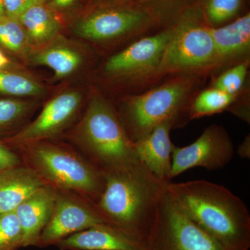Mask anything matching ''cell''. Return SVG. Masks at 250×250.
<instances>
[{"instance_id": "obj_33", "label": "cell", "mask_w": 250, "mask_h": 250, "mask_svg": "<svg viewBox=\"0 0 250 250\" xmlns=\"http://www.w3.org/2000/svg\"><path fill=\"white\" fill-rule=\"evenodd\" d=\"M238 155L240 157L243 159H250V135L245 138L241 144L238 146V150H237Z\"/></svg>"}, {"instance_id": "obj_5", "label": "cell", "mask_w": 250, "mask_h": 250, "mask_svg": "<svg viewBox=\"0 0 250 250\" xmlns=\"http://www.w3.org/2000/svg\"><path fill=\"white\" fill-rule=\"evenodd\" d=\"M11 148L23 165L56 190L75 192L95 204L104 190V172L70 143L47 140Z\"/></svg>"}, {"instance_id": "obj_10", "label": "cell", "mask_w": 250, "mask_h": 250, "mask_svg": "<svg viewBox=\"0 0 250 250\" xmlns=\"http://www.w3.org/2000/svg\"><path fill=\"white\" fill-rule=\"evenodd\" d=\"M83 104V95L77 90H67L49 100L37 118L16 134L0 140L10 147L57 139L76 119Z\"/></svg>"}, {"instance_id": "obj_15", "label": "cell", "mask_w": 250, "mask_h": 250, "mask_svg": "<svg viewBox=\"0 0 250 250\" xmlns=\"http://www.w3.org/2000/svg\"><path fill=\"white\" fill-rule=\"evenodd\" d=\"M57 190L45 186L22 202L16 210L23 233V248L36 247L53 212Z\"/></svg>"}, {"instance_id": "obj_17", "label": "cell", "mask_w": 250, "mask_h": 250, "mask_svg": "<svg viewBox=\"0 0 250 250\" xmlns=\"http://www.w3.org/2000/svg\"><path fill=\"white\" fill-rule=\"evenodd\" d=\"M45 184L29 167L16 166L0 172V214L18 206Z\"/></svg>"}, {"instance_id": "obj_31", "label": "cell", "mask_w": 250, "mask_h": 250, "mask_svg": "<svg viewBox=\"0 0 250 250\" xmlns=\"http://www.w3.org/2000/svg\"><path fill=\"white\" fill-rule=\"evenodd\" d=\"M47 1H49L51 7L52 6L56 9L66 11L73 7L77 0H47Z\"/></svg>"}, {"instance_id": "obj_30", "label": "cell", "mask_w": 250, "mask_h": 250, "mask_svg": "<svg viewBox=\"0 0 250 250\" xmlns=\"http://www.w3.org/2000/svg\"><path fill=\"white\" fill-rule=\"evenodd\" d=\"M22 164L17 152L0 141V172Z\"/></svg>"}, {"instance_id": "obj_7", "label": "cell", "mask_w": 250, "mask_h": 250, "mask_svg": "<svg viewBox=\"0 0 250 250\" xmlns=\"http://www.w3.org/2000/svg\"><path fill=\"white\" fill-rule=\"evenodd\" d=\"M173 36L161 60L160 83L177 75H200L209 80L217 66L214 41L195 1L174 21Z\"/></svg>"}, {"instance_id": "obj_19", "label": "cell", "mask_w": 250, "mask_h": 250, "mask_svg": "<svg viewBox=\"0 0 250 250\" xmlns=\"http://www.w3.org/2000/svg\"><path fill=\"white\" fill-rule=\"evenodd\" d=\"M31 63L50 68L56 80L66 78L80 69L83 56L76 49L65 45H49L29 55Z\"/></svg>"}, {"instance_id": "obj_9", "label": "cell", "mask_w": 250, "mask_h": 250, "mask_svg": "<svg viewBox=\"0 0 250 250\" xmlns=\"http://www.w3.org/2000/svg\"><path fill=\"white\" fill-rule=\"evenodd\" d=\"M141 250H228L188 218L167 190Z\"/></svg>"}, {"instance_id": "obj_20", "label": "cell", "mask_w": 250, "mask_h": 250, "mask_svg": "<svg viewBox=\"0 0 250 250\" xmlns=\"http://www.w3.org/2000/svg\"><path fill=\"white\" fill-rule=\"evenodd\" d=\"M250 0H195L206 23L210 28L233 22L248 10Z\"/></svg>"}, {"instance_id": "obj_8", "label": "cell", "mask_w": 250, "mask_h": 250, "mask_svg": "<svg viewBox=\"0 0 250 250\" xmlns=\"http://www.w3.org/2000/svg\"><path fill=\"white\" fill-rule=\"evenodd\" d=\"M166 27L152 10L131 1L98 5L77 23L75 32L101 47L121 49Z\"/></svg>"}, {"instance_id": "obj_16", "label": "cell", "mask_w": 250, "mask_h": 250, "mask_svg": "<svg viewBox=\"0 0 250 250\" xmlns=\"http://www.w3.org/2000/svg\"><path fill=\"white\" fill-rule=\"evenodd\" d=\"M141 242L106 223L75 233L55 245L61 250H141Z\"/></svg>"}, {"instance_id": "obj_4", "label": "cell", "mask_w": 250, "mask_h": 250, "mask_svg": "<svg viewBox=\"0 0 250 250\" xmlns=\"http://www.w3.org/2000/svg\"><path fill=\"white\" fill-rule=\"evenodd\" d=\"M65 138L104 174L139 161L114 103L98 89L92 91L80 121Z\"/></svg>"}, {"instance_id": "obj_14", "label": "cell", "mask_w": 250, "mask_h": 250, "mask_svg": "<svg viewBox=\"0 0 250 250\" xmlns=\"http://www.w3.org/2000/svg\"><path fill=\"white\" fill-rule=\"evenodd\" d=\"M174 129H177L175 123L167 120L156 126L146 137L134 143L139 160L152 173L166 182L170 172L172 151L175 146L170 139V131Z\"/></svg>"}, {"instance_id": "obj_28", "label": "cell", "mask_w": 250, "mask_h": 250, "mask_svg": "<svg viewBox=\"0 0 250 250\" xmlns=\"http://www.w3.org/2000/svg\"><path fill=\"white\" fill-rule=\"evenodd\" d=\"M228 111L250 124V90L238 95L236 101L229 108Z\"/></svg>"}, {"instance_id": "obj_13", "label": "cell", "mask_w": 250, "mask_h": 250, "mask_svg": "<svg viewBox=\"0 0 250 250\" xmlns=\"http://www.w3.org/2000/svg\"><path fill=\"white\" fill-rule=\"evenodd\" d=\"M210 30L217 59L212 77L241 62H250V12L222 27L210 28Z\"/></svg>"}, {"instance_id": "obj_26", "label": "cell", "mask_w": 250, "mask_h": 250, "mask_svg": "<svg viewBox=\"0 0 250 250\" xmlns=\"http://www.w3.org/2000/svg\"><path fill=\"white\" fill-rule=\"evenodd\" d=\"M23 248V233L15 211L0 214V250Z\"/></svg>"}, {"instance_id": "obj_6", "label": "cell", "mask_w": 250, "mask_h": 250, "mask_svg": "<svg viewBox=\"0 0 250 250\" xmlns=\"http://www.w3.org/2000/svg\"><path fill=\"white\" fill-rule=\"evenodd\" d=\"M174 31L173 23L111 54L99 72L104 86L120 94V98L159 84L158 71Z\"/></svg>"}, {"instance_id": "obj_35", "label": "cell", "mask_w": 250, "mask_h": 250, "mask_svg": "<svg viewBox=\"0 0 250 250\" xmlns=\"http://www.w3.org/2000/svg\"><path fill=\"white\" fill-rule=\"evenodd\" d=\"M6 16L4 12V3L3 0H0V19Z\"/></svg>"}, {"instance_id": "obj_12", "label": "cell", "mask_w": 250, "mask_h": 250, "mask_svg": "<svg viewBox=\"0 0 250 250\" xmlns=\"http://www.w3.org/2000/svg\"><path fill=\"white\" fill-rule=\"evenodd\" d=\"M104 223L95 203L75 192L57 190L52 216L36 247L55 246L67 237Z\"/></svg>"}, {"instance_id": "obj_18", "label": "cell", "mask_w": 250, "mask_h": 250, "mask_svg": "<svg viewBox=\"0 0 250 250\" xmlns=\"http://www.w3.org/2000/svg\"><path fill=\"white\" fill-rule=\"evenodd\" d=\"M18 20L25 31L31 47L51 43L59 37L62 29L58 16L45 2L29 6Z\"/></svg>"}, {"instance_id": "obj_1", "label": "cell", "mask_w": 250, "mask_h": 250, "mask_svg": "<svg viewBox=\"0 0 250 250\" xmlns=\"http://www.w3.org/2000/svg\"><path fill=\"white\" fill-rule=\"evenodd\" d=\"M104 190L95 204L105 223L141 242L150 231L168 182L141 161L105 173Z\"/></svg>"}, {"instance_id": "obj_32", "label": "cell", "mask_w": 250, "mask_h": 250, "mask_svg": "<svg viewBox=\"0 0 250 250\" xmlns=\"http://www.w3.org/2000/svg\"><path fill=\"white\" fill-rule=\"evenodd\" d=\"M14 63L7 52L0 47V71L5 70H14Z\"/></svg>"}, {"instance_id": "obj_21", "label": "cell", "mask_w": 250, "mask_h": 250, "mask_svg": "<svg viewBox=\"0 0 250 250\" xmlns=\"http://www.w3.org/2000/svg\"><path fill=\"white\" fill-rule=\"evenodd\" d=\"M36 106L29 100L0 98V140L13 136L24 127Z\"/></svg>"}, {"instance_id": "obj_27", "label": "cell", "mask_w": 250, "mask_h": 250, "mask_svg": "<svg viewBox=\"0 0 250 250\" xmlns=\"http://www.w3.org/2000/svg\"><path fill=\"white\" fill-rule=\"evenodd\" d=\"M195 0H134L156 13L166 26L171 25L185 8Z\"/></svg>"}, {"instance_id": "obj_24", "label": "cell", "mask_w": 250, "mask_h": 250, "mask_svg": "<svg viewBox=\"0 0 250 250\" xmlns=\"http://www.w3.org/2000/svg\"><path fill=\"white\" fill-rule=\"evenodd\" d=\"M250 62L226 69L208 81L207 86L232 95L250 90Z\"/></svg>"}, {"instance_id": "obj_2", "label": "cell", "mask_w": 250, "mask_h": 250, "mask_svg": "<svg viewBox=\"0 0 250 250\" xmlns=\"http://www.w3.org/2000/svg\"><path fill=\"white\" fill-rule=\"evenodd\" d=\"M167 190L188 218L228 250H249L250 214L241 198L205 180L167 184Z\"/></svg>"}, {"instance_id": "obj_34", "label": "cell", "mask_w": 250, "mask_h": 250, "mask_svg": "<svg viewBox=\"0 0 250 250\" xmlns=\"http://www.w3.org/2000/svg\"><path fill=\"white\" fill-rule=\"evenodd\" d=\"M93 3L96 5L106 4H118V3H127L134 1V0H93Z\"/></svg>"}, {"instance_id": "obj_23", "label": "cell", "mask_w": 250, "mask_h": 250, "mask_svg": "<svg viewBox=\"0 0 250 250\" xmlns=\"http://www.w3.org/2000/svg\"><path fill=\"white\" fill-rule=\"evenodd\" d=\"M43 85L14 70L0 71V98H36L42 96Z\"/></svg>"}, {"instance_id": "obj_3", "label": "cell", "mask_w": 250, "mask_h": 250, "mask_svg": "<svg viewBox=\"0 0 250 250\" xmlns=\"http://www.w3.org/2000/svg\"><path fill=\"white\" fill-rule=\"evenodd\" d=\"M208 79L200 75H177L156 86L113 102L125 133L133 143L146 137L163 122L171 120L177 128L190 121V106Z\"/></svg>"}, {"instance_id": "obj_22", "label": "cell", "mask_w": 250, "mask_h": 250, "mask_svg": "<svg viewBox=\"0 0 250 250\" xmlns=\"http://www.w3.org/2000/svg\"><path fill=\"white\" fill-rule=\"evenodd\" d=\"M238 96L206 85L192 99L189 112L190 121L228 111Z\"/></svg>"}, {"instance_id": "obj_29", "label": "cell", "mask_w": 250, "mask_h": 250, "mask_svg": "<svg viewBox=\"0 0 250 250\" xmlns=\"http://www.w3.org/2000/svg\"><path fill=\"white\" fill-rule=\"evenodd\" d=\"M46 3L47 0H3L5 15L18 19L24 10L32 5Z\"/></svg>"}, {"instance_id": "obj_25", "label": "cell", "mask_w": 250, "mask_h": 250, "mask_svg": "<svg viewBox=\"0 0 250 250\" xmlns=\"http://www.w3.org/2000/svg\"><path fill=\"white\" fill-rule=\"evenodd\" d=\"M0 47L19 57L30 55L32 47L18 19L6 16L0 19Z\"/></svg>"}, {"instance_id": "obj_11", "label": "cell", "mask_w": 250, "mask_h": 250, "mask_svg": "<svg viewBox=\"0 0 250 250\" xmlns=\"http://www.w3.org/2000/svg\"><path fill=\"white\" fill-rule=\"evenodd\" d=\"M234 152L227 129L221 125H210L195 142L186 147L174 146L167 182L194 167L208 170L223 168L232 160Z\"/></svg>"}]
</instances>
